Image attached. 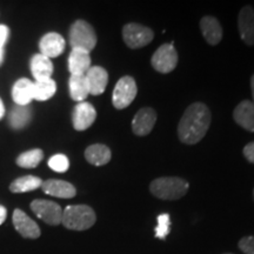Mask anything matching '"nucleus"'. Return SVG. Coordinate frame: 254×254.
<instances>
[{
    "label": "nucleus",
    "instance_id": "1",
    "mask_svg": "<svg viewBox=\"0 0 254 254\" xmlns=\"http://www.w3.org/2000/svg\"><path fill=\"white\" fill-rule=\"evenodd\" d=\"M211 124V112L202 103H194L187 107L178 125L180 141L186 145H194L204 138Z\"/></svg>",
    "mask_w": 254,
    "mask_h": 254
},
{
    "label": "nucleus",
    "instance_id": "2",
    "mask_svg": "<svg viewBox=\"0 0 254 254\" xmlns=\"http://www.w3.org/2000/svg\"><path fill=\"white\" fill-rule=\"evenodd\" d=\"M189 187V183L182 178L163 177L151 183L150 190L158 199L178 200L186 194Z\"/></svg>",
    "mask_w": 254,
    "mask_h": 254
},
{
    "label": "nucleus",
    "instance_id": "3",
    "mask_svg": "<svg viewBox=\"0 0 254 254\" xmlns=\"http://www.w3.org/2000/svg\"><path fill=\"white\" fill-rule=\"evenodd\" d=\"M93 208L87 205H71L63 211L62 224L68 230L85 231L95 224Z\"/></svg>",
    "mask_w": 254,
    "mask_h": 254
},
{
    "label": "nucleus",
    "instance_id": "4",
    "mask_svg": "<svg viewBox=\"0 0 254 254\" xmlns=\"http://www.w3.org/2000/svg\"><path fill=\"white\" fill-rule=\"evenodd\" d=\"M69 45L72 50H84L90 53L97 45V34L87 21L77 20L69 28Z\"/></svg>",
    "mask_w": 254,
    "mask_h": 254
},
{
    "label": "nucleus",
    "instance_id": "5",
    "mask_svg": "<svg viewBox=\"0 0 254 254\" xmlns=\"http://www.w3.org/2000/svg\"><path fill=\"white\" fill-rule=\"evenodd\" d=\"M123 38L129 49H140L153 40L154 33L150 27L136 23H129L123 28Z\"/></svg>",
    "mask_w": 254,
    "mask_h": 254
},
{
    "label": "nucleus",
    "instance_id": "6",
    "mask_svg": "<svg viewBox=\"0 0 254 254\" xmlns=\"http://www.w3.org/2000/svg\"><path fill=\"white\" fill-rule=\"evenodd\" d=\"M135 80L129 75L120 78L116 84L112 95V104L116 109L123 110L132 104L136 97Z\"/></svg>",
    "mask_w": 254,
    "mask_h": 254
},
{
    "label": "nucleus",
    "instance_id": "7",
    "mask_svg": "<svg viewBox=\"0 0 254 254\" xmlns=\"http://www.w3.org/2000/svg\"><path fill=\"white\" fill-rule=\"evenodd\" d=\"M31 209L38 218L46 224L52 225V226L62 224L63 209L57 202L37 199L31 202Z\"/></svg>",
    "mask_w": 254,
    "mask_h": 254
},
{
    "label": "nucleus",
    "instance_id": "8",
    "mask_svg": "<svg viewBox=\"0 0 254 254\" xmlns=\"http://www.w3.org/2000/svg\"><path fill=\"white\" fill-rule=\"evenodd\" d=\"M151 64L159 73H170L177 67L178 53L173 44H164L155 51Z\"/></svg>",
    "mask_w": 254,
    "mask_h": 254
},
{
    "label": "nucleus",
    "instance_id": "9",
    "mask_svg": "<svg viewBox=\"0 0 254 254\" xmlns=\"http://www.w3.org/2000/svg\"><path fill=\"white\" fill-rule=\"evenodd\" d=\"M95 118H97V111H95L93 105L86 103V101H82V103H79L73 110V127L77 131H85L88 127L93 125Z\"/></svg>",
    "mask_w": 254,
    "mask_h": 254
},
{
    "label": "nucleus",
    "instance_id": "10",
    "mask_svg": "<svg viewBox=\"0 0 254 254\" xmlns=\"http://www.w3.org/2000/svg\"><path fill=\"white\" fill-rule=\"evenodd\" d=\"M12 220H13L15 230L21 237L27 238V239H37L40 237L41 232L37 222L32 220L21 209H14Z\"/></svg>",
    "mask_w": 254,
    "mask_h": 254
},
{
    "label": "nucleus",
    "instance_id": "11",
    "mask_svg": "<svg viewBox=\"0 0 254 254\" xmlns=\"http://www.w3.org/2000/svg\"><path fill=\"white\" fill-rule=\"evenodd\" d=\"M157 122V113L151 107H144L139 110L132 122V131L139 136L147 135L155 125Z\"/></svg>",
    "mask_w": 254,
    "mask_h": 254
},
{
    "label": "nucleus",
    "instance_id": "12",
    "mask_svg": "<svg viewBox=\"0 0 254 254\" xmlns=\"http://www.w3.org/2000/svg\"><path fill=\"white\" fill-rule=\"evenodd\" d=\"M66 43L63 36L56 32H50L41 38L39 41L40 55L47 57V58H57L65 50Z\"/></svg>",
    "mask_w": 254,
    "mask_h": 254
},
{
    "label": "nucleus",
    "instance_id": "13",
    "mask_svg": "<svg viewBox=\"0 0 254 254\" xmlns=\"http://www.w3.org/2000/svg\"><path fill=\"white\" fill-rule=\"evenodd\" d=\"M238 27L244 43L249 46L254 45V8L247 5L241 8L238 17Z\"/></svg>",
    "mask_w": 254,
    "mask_h": 254
},
{
    "label": "nucleus",
    "instance_id": "14",
    "mask_svg": "<svg viewBox=\"0 0 254 254\" xmlns=\"http://www.w3.org/2000/svg\"><path fill=\"white\" fill-rule=\"evenodd\" d=\"M41 190L46 194L62 199H71L77 194V190L71 183L59 179H49L46 182H43Z\"/></svg>",
    "mask_w": 254,
    "mask_h": 254
},
{
    "label": "nucleus",
    "instance_id": "15",
    "mask_svg": "<svg viewBox=\"0 0 254 254\" xmlns=\"http://www.w3.org/2000/svg\"><path fill=\"white\" fill-rule=\"evenodd\" d=\"M86 77L88 87H90V94L99 95L104 93L106 90L107 82H109V73L100 66H93L88 69L85 74Z\"/></svg>",
    "mask_w": 254,
    "mask_h": 254
},
{
    "label": "nucleus",
    "instance_id": "16",
    "mask_svg": "<svg viewBox=\"0 0 254 254\" xmlns=\"http://www.w3.org/2000/svg\"><path fill=\"white\" fill-rule=\"evenodd\" d=\"M233 118L238 125L246 131L254 132V104L251 100H243L233 112Z\"/></svg>",
    "mask_w": 254,
    "mask_h": 254
},
{
    "label": "nucleus",
    "instance_id": "17",
    "mask_svg": "<svg viewBox=\"0 0 254 254\" xmlns=\"http://www.w3.org/2000/svg\"><path fill=\"white\" fill-rule=\"evenodd\" d=\"M34 82L27 78H21L12 87V98L18 106H27L32 100H34Z\"/></svg>",
    "mask_w": 254,
    "mask_h": 254
},
{
    "label": "nucleus",
    "instance_id": "18",
    "mask_svg": "<svg viewBox=\"0 0 254 254\" xmlns=\"http://www.w3.org/2000/svg\"><path fill=\"white\" fill-rule=\"evenodd\" d=\"M202 36L209 45H218L222 39V27L217 18L206 15L200 20Z\"/></svg>",
    "mask_w": 254,
    "mask_h": 254
},
{
    "label": "nucleus",
    "instance_id": "19",
    "mask_svg": "<svg viewBox=\"0 0 254 254\" xmlns=\"http://www.w3.org/2000/svg\"><path fill=\"white\" fill-rule=\"evenodd\" d=\"M91 68L90 53L84 50L73 49L68 57V71L71 74L85 75Z\"/></svg>",
    "mask_w": 254,
    "mask_h": 254
},
{
    "label": "nucleus",
    "instance_id": "20",
    "mask_svg": "<svg viewBox=\"0 0 254 254\" xmlns=\"http://www.w3.org/2000/svg\"><path fill=\"white\" fill-rule=\"evenodd\" d=\"M30 67L32 75L36 79V81L50 79L53 73V64L51 62V59L40 55V53L32 57Z\"/></svg>",
    "mask_w": 254,
    "mask_h": 254
},
{
    "label": "nucleus",
    "instance_id": "21",
    "mask_svg": "<svg viewBox=\"0 0 254 254\" xmlns=\"http://www.w3.org/2000/svg\"><path fill=\"white\" fill-rule=\"evenodd\" d=\"M111 157H112L111 150L106 145L103 144L91 145L85 151L86 160L94 166H103V165L110 163Z\"/></svg>",
    "mask_w": 254,
    "mask_h": 254
},
{
    "label": "nucleus",
    "instance_id": "22",
    "mask_svg": "<svg viewBox=\"0 0 254 254\" xmlns=\"http://www.w3.org/2000/svg\"><path fill=\"white\" fill-rule=\"evenodd\" d=\"M68 87L72 100L78 101V103H82L90 94V87H88L86 77L82 74H71L68 80Z\"/></svg>",
    "mask_w": 254,
    "mask_h": 254
},
{
    "label": "nucleus",
    "instance_id": "23",
    "mask_svg": "<svg viewBox=\"0 0 254 254\" xmlns=\"http://www.w3.org/2000/svg\"><path fill=\"white\" fill-rule=\"evenodd\" d=\"M43 185V180L40 178L34 176H25L15 179L13 183L9 185V190L12 193H25L31 192L39 189Z\"/></svg>",
    "mask_w": 254,
    "mask_h": 254
},
{
    "label": "nucleus",
    "instance_id": "24",
    "mask_svg": "<svg viewBox=\"0 0 254 254\" xmlns=\"http://www.w3.org/2000/svg\"><path fill=\"white\" fill-rule=\"evenodd\" d=\"M34 99L39 101H46L51 99L57 92V84L52 78L39 80L34 82Z\"/></svg>",
    "mask_w": 254,
    "mask_h": 254
},
{
    "label": "nucleus",
    "instance_id": "25",
    "mask_svg": "<svg viewBox=\"0 0 254 254\" xmlns=\"http://www.w3.org/2000/svg\"><path fill=\"white\" fill-rule=\"evenodd\" d=\"M32 113L27 106H17L9 114V125L14 129L24 128L31 122Z\"/></svg>",
    "mask_w": 254,
    "mask_h": 254
},
{
    "label": "nucleus",
    "instance_id": "26",
    "mask_svg": "<svg viewBox=\"0 0 254 254\" xmlns=\"http://www.w3.org/2000/svg\"><path fill=\"white\" fill-rule=\"evenodd\" d=\"M44 159V152L40 148H34L21 153L17 158V164L23 168H34L41 163Z\"/></svg>",
    "mask_w": 254,
    "mask_h": 254
},
{
    "label": "nucleus",
    "instance_id": "27",
    "mask_svg": "<svg viewBox=\"0 0 254 254\" xmlns=\"http://www.w3.org/2000/svg\"><path fill=\"white\" fill-rule=\"evenodd\" d=\"M158 225L155 227V238H159V239H165L170 233L171 228V218L170 214L163 213L159 214L157 218Z\"/></svg>",
    "mask_w": 254,
    "mask_h": 254
},
{
    "label": "nucleus",
    "instance_id": "28",
    "mask_svg": "<svg viewBox=\"0 0 254 254\" xmlns=\"http://www.w3.org/2000/svg\"><path fill=\"white\" fill-rule=\"evenodd\" d=\"M49 166L55 172L64 173L69 168V160L65 154H55L50 158Z\"/></svg>",
    "mask_w": 254,
    "mask_h": 254
},
{
    "label": "nucleus",
    "instance_id": "29",
    "mask_svg": "<svg viewBox=\"0 0 254 254\" xmlns=\"http://www.w3.org/2000/svg\"><path fill=\"white\" fill-rule=\"evenodd\" d=\"M239 249L245 254H254V237H245L240 239Z\"/></svg>",
    "mask_w": 254,
    "mask_h": 254
},
{
    "label": "nucleus",
    "instance_id": "30",
    "mask_svg": "<svg viewBox=\"0 0 254 254\" xmlns=\"http://www.w3.org/2000/svg\"><path fill=\"white\" fill-rule=\"evenodd\" d=\"M9 37V28L6 25H0V47H5Z\"/></svg>",
    "mask_w": 254,
    "mask_h": 254
},
{
    "label": "nucleus",
    "instance_id": "31",
    "mask_svg": "<svg viewBox=\"0 0 254 254\" xmlns=\"http://www.w3.org/2000/svg\"><path fill=\"white\" fill-rule=\"evenodd\" d=\"M244 155L250 163L254 164V141L247 144L245 147H244Z\"/></svg>",
    "mask_w": 254,
    "mask_h": 254
},
{
    "label": "nucleus",
    "instance_id": "32",
    "mask_svg": "<svg viewBox=\"0 0 254 254\" xmlns=\"http://www.w3.org/2000/svg\"><path fill=\"white\" fill-rule=\"evenodd\" d=\"M6 217H7V209H6L2 205H0V225L4 224Z\"/></svg>",
    "mask_w": 254,
    "mask_h": 254
},
{
    "label": "nucleus",
    "instance_id": "33",
    "mask_svg": "<svg viewBox=\"0 0 254 254\" xmlns=\"http://www.w3.org/2000/svg\"><path fill=\"white\" fill-rule=\"evenodd\" d=\"M4 57H5V47H0V66L4 63Z\"/></svg>",
    "mask_w": 254,
    "mask_h": 254
},
{
    "label": "nucleus",
    "instance_id": "34",
    "mask_svg": "<svg viewBox=\"0 0 254 254\" xmlns=\"http://www.w3.org/2000/svg\"><path fill=\"white\" fill-rule=\"evenodd\" d=\"M4 116H5V106H4V103H2V100L0 99V119H1Z\"/></svg>",
    "mask_w": 254,
    "mask_h": 254
},
{
    "label": "nucleus",
    "instance_id": "35",
    "mask_svg": "<svg viewBox=\"0 0 254 254\" xmlns=\"http://www.w3.org/2000/svg\"><path fill=\"white\" fill-rule=\"evenodd\" d=\"M251 90H252V97H253V104H254V74L251 78Z\"/></svg>",
    "mask_w": 254,
    "mask_h": 254
},
{
    "label": "nucleus",
    "instance_id": "36",
    "mask_svg": "<svg viewBox=\"0 0 254 254\" xmlns=\"http://www.w3.org/2000/svg\"><path fill=\"white\" fill-rule=\"evenodd\" d=\"M224 254H232V253H224Z\"/></svg>",
    "mask_w": 254,
    "mask_h": 254
},
{
    "label": "nucleus",
    "instance_id": "37",
    "mask_svg": "<svg viewBox=\"0 0 254 254\" xmlns=\"http://www.w3.org/2000/svg\"><path fill=\"white\" fill-rule=\"evenodd\" d=\"M253 196H254V190H253Z\"/></svg>",
    "mask_w": 254,
    "mask_h": 254
}]
</instances>
